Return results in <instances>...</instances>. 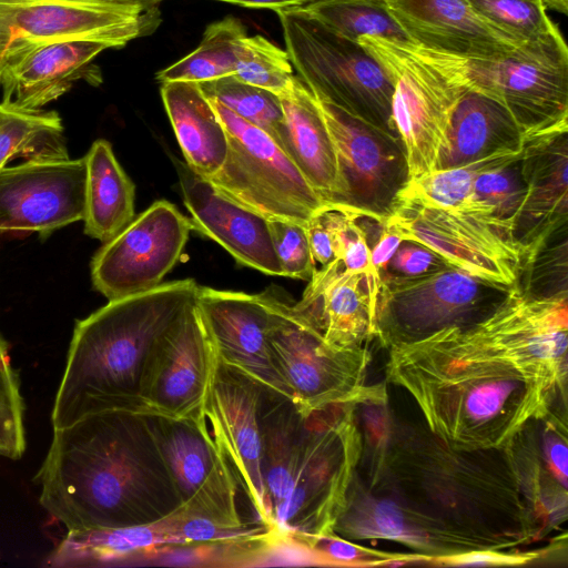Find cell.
Masks as SVG:
<instances>
[{
	"instance_id": "ac0fdd59",
	"label": "cell",
	"mask_w": 568,
	"mask_h": 568,
	"mask_svg": "<svg viewBox=\"0 0 568 568\" xmlns=\"http://www.w3.org/2000/svg\"><path fill=\"white\" fill-rule=\"evenodd\" d=\"M215 359L194 300L153 344L142 371V399L153 415L205 417Z\"/></svg>"
},
{
	"instance_id": "44dd1931",
	"label": "cell",
	"mask_w": 568,
	"mask_h": 568,
	"mask_svg": "<svg viewBox=\"0 0 568 568\" xmlns=\"http://www.w3.org/2000/svg\"><path fill=\"white\" fill-rule=\"evenodd\" d=\"M195 303L217 357L266 390L290 398L268 347V310L261 294L199 286Z\"/></svg>"
},
{
	"instance_id": "83f0119b",
	"label": "cell",
	"mask_w": 568,
	"mask_h": 568,
	"mask_svg": "<svg viewBox=\"0 0 568 568\" xmlns=\"http://www.w3.org/2000/svg\"><path fill=\"white\" fill-rule=\"evenodd\" d=\"M524 143V132L506 106L478 90L464 87L452 114L438 170L498 152H518Z\"/></svg>"
},
{
	"instance_id": "f546056e",
	"label": "cell",
	"mask_w": 568,
	"mask_h": 568,
	"mask_svg": "<svg viewBox=\"0 0 568 568\" xmlns=\"http://www.w3.org/2000/svg\"><path fill=\"white\" fill-rule=\"evenodd\" d=\"M84 160V233L106 243L135 217V186L118 162L106 140L94 141Z\"/></svg>"
},
{
	"instance_id": "7c38bea8",
	"label": "cell",
	"mask_w": 568,
	"mask_h": 568,
	"mask_svg": "<svg viewBox=\"0 0 568 568\" xmlns=\"http://www.w3.org/2000/svg\"><path fill=\"white\" fill-rule=\"evenodd\" d=\"M158 7H124L90 0H0V69L34 48L71 40L119 49L160 23Z\"/></svg>"
},
{
	"instance_id": "4316f807",
	"label": "cell",
	"mask_w": 568,
	"mask_h": 568,
	"mask_svg": "<svg viewBox=\"0 0 568 568\" xmlns=\"http://www.w3.org/2000/svg\"><path fill=\"white\" fill-rule=\"evenodd\" d=\"M280 99L285 123L284 152L325 204H335L342 191L337 153L315 95L295 75L291 89Z\"/></svg>"
},
{
	"instance_id": "ba28073f",
	"label": "cell",
	"mask_w": 568,
	"mask_h": 568,
	"mask_svg": "<svg viewBox=\"0 0 568 568\" xmlns=\"http://www.w3.org/2000/svg\"><path fill=\"white\" fill-rule=\"evenodd\" d=\"M514 286L452 265L417 276L386 274L375 306L374 338L390 349L445 328L475 324L498 308Z\"/></svg>"
},
{
	"instance_id": "b9f144b4",
	"label": "cell",
	"mask_w": 568,
	"mask_h": 568,
	"mask_svg": "<svg viewBox=\"0 0 568 568\" xmlns=\"http://www.w3.org/2000/svg\"><path fill=\"white\" fill-rule=\"evenodd\" d=\"M447 265L449 264L430 248L416 242L402 241L388 262L386 274L417 276Z\"/></svg>"
},
{
	"instance_id": "7a4b0ae2",
	"label": "cell",
	"mask_w": 568,
	"mask_h": 568,
	"mask_svg": "<svg viewBox=\"0 0 568 568\" xmlns=\"http://www.w3.org/2000/svg\"><path fill=\"white\" fill-rule=\"evenodd\" d=\"M568 295L515 285L486 318L388 349L387 382L456 449H503L530 419L567 406Z\"/></svg>"
},
{
	"instance_id": "c3c4849f",
	"label": "cell",
	"mask_w": 568,
	"mask_h": 568,
	"mask_svg": "<svg viewBox=\"0 0 568 568\" xmlns=\"http://www.w3.org/2000/svg\"><path fill=\"white\" fill-rule=\"evenodd\" d=\"M0 456L7 457L10 459H17V456L10 445L0 437Z\"/></svg>"
},
{
	"instance_id": "277c9868",
	"label": "cell",
	"mask_w": 568,
	"mask_h": 568,
	"mask_svg": "<svg viewBox=\"0 0 568 568\" xmlns=\"http://www.w3.org/2000/svg\"><path fill=\"white\" fill-rule=\"evenodd\" d=\"M359 402L307 415L293 400L264 390L260 407L262 474L274 531L307 545L334 535L362 454Z\"/></svg>"
},
{
	"instance_id": "9a60e30c",
	"label": "cell",
	"mask_w": 568,
	"mask_h": 568,
	"mask_svg": "<svg viewBox=\"0 0 568 568\" xmlns=\"http://www.w3.org/2000/svg\"><path fill=\"white\" fill-rule=\"evenodd\" d=\"M194 225L168 201H158L95 253L91 278L109 301L152 290L180 260Z\"/></svg>"
},
{
	"instance_id": "ab89813d",
	"label": "cell",
	"mask_w": 568,
	"mask_h": 568,
	"mask_svg": "<svg viewBox=\"0 0 568 568\" xmlns=\"http://www.w3.org/2000/svg\"><path fill=\"white\" fill-rule=\"evenodd\" d=\"M24 403L20 383L11 366L8 344L0 336V437L20 458L26 450Z\"/></svg>"
},
{
	"instance_id": "ee69618b",
	"label": "cell",
	"mask_w": 568,
	"mask_h": 568,
	"mask_svg": "<svg viewBox=\"0 0 568 568\" xmlns=\"http://www.w3.org/2000/svg\"><path fill=\"white\" fill-rule=\"evenodd\" d=\"M539 558V552L480 550L435 559L430 565L445 567L518 566Z\"/></svg>"
},
{
	"instance_id": "3957f363",
	"label": "cell",
	"mask_w": 568,
	"mask_h": 568,
	"mask_svg": "<svg viewBox=\"0 0 568 568\" xmlns=\"http://www.w3.org/2000/svg\"><path fill=\"white\" fill-rule=\"evenodd\" d=\"M34 481L40 505L68 531L150 525L181 507L140 412L104 410L54 428Z\"/></svg>"
},
{
	"instance_id": "f6af8a7d",
	"label": "cell",
	"mask_w": 568,
	"mask_h": 568,
	"mask_svg": "<svg viewBox=\"0 0 568 568\" xmlns=\"http://www.w3.org/2000/svg\"><path fill=\"white\" fill-rule=\"evenodd\" d=\"M245 8L270 9L273 11L295 9L315 0H217Z\"/></svg>"
},
{
	"instance_id": "5b68a950",
	"label": "cell",
	"mask_w": 568,
	"mask_h": 568,
	"mask_svg": "<svg viewBox=\"0 0 568 568\" xmlns=\"http://www.w3.org/2000/svg\"><path fill=\"white\" fill-rule=\"evenodd\" d=\"M191 278L111 300L78 321L51 413L54 428L112 409L152 414L140 394L145 359L161 334L195 300Z\"/></svg>"
},
{
	"instance_id": "9c48e42d",
	"label": "cell",
	"mask_w": 568,
	"mask_h": 568,
	"mask_svg": "<svg viewBox=\"0 0 568 568\" xmlns=\"http://www.w3.org/2000/svg\"><path fill=\"white\" fill-rule=\"evenodd\" d=\"M415 52L460 85L478 90L511 113L525 139L568 129V53L523 51L497 58Z\"/></svg>"
},
{
	"instance_id": "f35d334b",
	"label": "cell",
	"mask_w": 568,
	"mask_h": 568,
	"mask_svg": "<svg viewBox=\"0 0 568 568\" xmlns=\"http://www.w3.org/2000/svg\"><path fill=\"white\" fill-rule=\"evenodd\" d=\"M234 77L280 97L291 89L295 74L287 52L256 34L241 40Z\"/></svg>"
},
{
	"instance_id": "8992f818",
	"label": "cell",
	"mask_w": 568,
	"mask_h": 568,
	"mask_svg": "<svg viewBox=\"0 0 568 568\" xmlns=\"http://www.w3.org/2000/svg\"><path fill=\"white\" fill-rule=\"evenodd\" d=\"M285 51L312 93L398 138L392 121L393 82L358 42L296 10H278Z\"/></svg>"
},
{
	"instance_id": "d6a6232c",
	"label": "cell",
	"mask_w": 568,
	"mask_h": 568,
	"mask_svg": "<svg viewBox=\"0 0 568 568\" xmlns=\"http://www.w3.org/2000/svg\"><path fill=\"white\" fill-rule=\"evenodd\" d=\"M243 23L233 17L215 21L205 29L200 44L187 55L159 71L160 83L206 82L234 75L237 48L246 37Z\"/></svg>"
},
{
	"instance_id": "60d3db41",
	"label": "cell",
	"mask_w": 568,
	"mask_h": 568,
	"mask_svg": "<svg viewBox=\"0 0 568 568\" xmlns=\"http://www.w3.org/2000/svg\"><path fill=\"white\" fill-rule=\"evenodd\" d=\"M268 224L282 276L310 281L313 262L305 225L280 219Z\"/></svg>"
},
{
	"instance_id": "d6986e66",
	"label": "cell",
	"mask_w": 568,
	"mask_h": 568,
	"mask_svg": "<svg viewBox=\"0 0 568 568\" xmlns=\"http://www.w3.org/2000/svg\"><path fill=\"white\" fill-rule=\"evenodd\" d=\"M85 160L26 161L0 169V231L41 235L83 220Z\"/></svg>"
},
{
	"instance_id": "2e32d148",
	"label": "cell",
	"mask_w": 568,
	"mask_h": 568,
	"mask_svg": "<svg viewBox=\"0 0 568 568\" xmlns=\"http://www.w3.org/2000/svg\"><path fill=\"white\" fill-rule=\"evenodd\" d=\"M149 417L180 497V508L227 528L251 524L240 516L236 480L207 427L206 417L152 414Z\"/></svg>"
},
{
	"instance_id": "f1b7e54d",
	"label": "cell",
	"mask_w": 568,
	"mask_h": 568,
	"mask_svg": "<svg viewBox=\"0 0 568 568\" xmlns=\"http://www.w3.org/2000/svg\"><path fill=\"white\" fill-rule=\"evenodd\" d=\"M162 101L184 156L197 174L211 178L227 155L225 128L197 82L161 83Z\"/></svg>"
},
{
	"instance_id": "52a82bcc",
	"label": "cell",
	"mask_w": 568,
	"mask_h": 568,
	"mask_svg": "<svg viewBox=\"0 0 568 568\" xmlns=\"http://www.w3.org/2000/svg\"><path fill=\"white\" fill-rule=\"evenodd\" d=\"M260 294L270 314L267 341L273 366L301 414L361 402L369 395L374 385L365 384L372 359L367 347H333L294 304L271 290Z\"/></svg>"
},
{
	"instance_id": "603a6c76",
	"label": "cell",
	"mask_w": 568,
	"mask_h": 568,
	"mask_svg": "<svg viewBox=\"0 0 568 568\" xmlns=\"http://www.w3.org/2000/svg\"><path fill=\"white\" fill-rule=\"evenodd\" d=\"M173 161L194 230L224 247L237 263L282 275L268 219L220 192L185 162Z\"/></svg>"
},
{
	"instance_id": "d590c367",
	"label": "cell",
	"mask_w": 568,
	"mask_h": 568,
	"mask_svg": "<svg viewBox=\"0 0 568 568\" xmlns=\"http://www.w3.org/2000/svg\"><path fill=\"white\" fill-rule=\"evenodd\" d=\"M475 11L524 44L567 49L542 0H467Z\"/></svg>"
},
{
	"instance_id": "cb8c5ba5",
	"label": "cell",
	"mask_w": 568,
	"mask_h": 568,
	"mask_svg": "<svg viewBox=\"0 0 568 568\" xmlns=\"http://www.w3.org/2000/svg\"><path fill=\"white\" fill-rule=\"evenodd\" d=\"M525 197L514 226L521 257L568 226V129L525 139Z\"/></svg>"
},
{
	"instance_id": "74e56055",
	"label": "cell",
	"mask_w": 568,
	"mask_h": 568,
	"mask_svg": "<svg viewBox=\"0 0 568 568\" xmlns=\"http://www.w3.org/2000/svg\"><path fill=\"white\" fill-rule=\"evenodd\" d=\"M568 226L562 227L524 255L516 286L532 298L568 295Z\"/></svg>"
},
{
	"instance_id": "e0dca14e",
	"label": "cell",
	"mask_w": 568,
	"mask_h": 568,
	"mask_svg": "<svg viewBox=\"0 0 568 568\" xmlns=\"http://www.w3.org/2000/svg\"><path fill=\"white\" fill-rule=\"evenodd\" d=\"M264 390L262 385L222 362L216 354L204 414L237 487L251 505L255 521L274 531L262 474L260 407Z\"/></svg>"
},
{
	"instance_id": "8fae6325",
	"label": "cell",
	"mask_w": 568,
	"mask_h": 568,
	"mask_svg": "<svg viewBox=\"0 0 568 568\" xmlns=\"http://www.w3.org/2000/svg\"><path fill=\"white\" fill-rule=\"evenodd\" d=\"M357 41L393 82L392 121L405 150L409 180L436 172L464 87L418 55L409 41L378 37Z\"/></svg>"
},
{
	"instance_id": "1f68e13d",
	"label": "cell",
	"mask_w": 568,
	"mask_h": 568,
	"mask_svg": "<svg viewBox=\"0 0 568 568\" xmlns=\"http://www.w3.org/2000/svg\"><path fill=\"white\" fill-rule=\"evenodd\" d=\"M16 158L26 161L69 159L62 120L55 111L0 102V169Z\"/></svg>"
},
{
	"instance_id": "6da1fadb",
	"label": "cell",
	"mask_w": 568,
	"mask_h": 568,
	"mask_svg": "<svg viewBox=\"0 0 568 568\" xmlns=\"http://www.w3.org/2000/svg\"><path fill=\"white\" fill-rule=\"evenodd\" d=\"M387 399L379 383L357 404L362 454L335 535L396 541L429 565L539 538L504 448H453L427 426L395 418Z\"/></svg>"
},
{
	"instance_id": "7dc6e473",
	"label": "cell",
	"mask_w": 568,
	"mask_h": 568,
	"mask_svg": "<svg viewBox=\"0 0 568 568\" xmlns=\"http://www.w3.org/2000/svg\"><path fill=\"white\" fill-rule=\"evenodd\" d=\"M546 9H551L560 13L567 14L568 0H542Z\"/></svg>"
},
{
	"instance_id": "30bf717a",
	"label": "cell",
	"mask_w": 568,
	"mask_h": 568,
	"mask_svg": "<svg viewBox=\"0 0 568 568\" xmlns=\"http://www.w3.org/2000/svg\"><path fill=\"white\" fill-rule=\"evenodd\" d=\"M227 135V155L207 180L223 194L266 219L305 225L326 206L291 158L263 130L210 100Z\"/></svg>"
},
{
	"instance_id": "5bb4252c",
	"label": "cell",
	"mask_w": 568,
	"mask_h": 568,
	"mask_svg": "<svg viewBox=\"0 0 568 568\" xmlns=\"http://www.w3.org/2000/svg\"><path fill=\"white\" fill-rule=\"evenodd\" d=\"M316 100L338 160L342 191L333 205L384 221L397 194L409 181L399 138L326 100Z\"/></svg>"
},
{
	"instance_id": "bcb514c9",
	"label": "cell",
	"mask_w": 568,
	"mask_h": 568,
	"mask_svg": "<svg viewBox=\"0 0 568 568\" xmlns=\"http://www.w3.org/2000/svg\"><path fill=\"white\" fill-rule=\"evenodd\" d=\"M100 3L114 4V6H124V7H143V8H153L158 7V4L163 0H90Z\"/></svg>"
},
{
	"instance_id": "ffe728a7",
	"label": "cell",
	"mask_w": 568,
	"mask_h": 568,
	"mask_svg": "<svg viewBox=\"0 0 568 568\" xmlns=\"http://www.w3.org/2000/svg\"><path fill=\"white\" fill-rule=\"evenodd\" d=\"M567 408L530 419L504 448L539 538L567 520Z\"/></svg>"
},
{
	"instance_id": "d4e9b609",
	"label": "cell",
	"mask_w": 568,
	"mask_h": 568,
	"mask_svg": "<svg viewBox=\"0 0 568 568\" xmlns=\"http://www.w3.org/2000/svg\"><path fill=\"white\" fill-rule=\"evenodd\" d=\"M106 44L87 40L49 43L24 52L0 69L2 100L23 109H42L65 94L75 82H101L94 59Z\"/></svg>"
},
{
	"instance_id": "484cf974",
	"label": "cell",
	"mask_w": 568,
	"mask_h": 568,
	"mask_svg": "<svg viewBox=\"0 0 568 568\" xmlns=\"http://www.w3.org/2000/svg\"><path fill=\"white\" fill-rule=\"evenodd\" d=\"M294 305L314 322L333 347L357 348L374 338V311L362 273L326 268L312 276L301 301Z\"/></svg>"
},
{
	"instance_id": "8d00e7d4",
	"label": "cell",
	"mask_w": 568,
	"mask_h": 568,
	"mask_svg": "<svg viewBox=\"0 0 568 568\" xmlns=\"http://www.w3.org/2000/svg\"><path fill=\"white\" fill-rule=\"evenodd\" d=\"M209 100H214L266 132L283 150L284 113L278 95L240 81L234 75L199 83ZM284 151V150H283Z\"/></svg>"
},
{
	"instance_id": "7bdbcfd3",
	"label": "cell",
	"mask_w": 568,
	"mask_h": 568,
	"mask_svg": "<svg viewBox=\"0 0 568 568\" xmlns=\"http://www.w3.org/2000/svg\"><path fill=\"white\" fill-rule=\"evenodd\" d=\"M305 229L313 262V276L337 260L335 237L325 206L308 220Z\"/></svg>"
},
{
	"instance_id": "836d02e7",
	"label": "cell",
	"mask_w": 568,
	"mask_h": 568,
	"mask_svg": "<svg viewBox=\"0 0 568 568\" xmlns=\"http://www.w3.org/2000/svg\"><path fill=\"white\" fill-rule=\"evenodd\" d=\"M521 153L480 172L458 212L479 217L514 237L515 222L526 193Z\"/></svg>"
},
{
	"instance_id": "4fadbf2b",
	"label": "cell",
	"mask_w": 568,
	"mask_h": 568,
	"mask_svg": "<svg viewBox=\"0 0 568 568\" xmlns=\"http://www.w3.org/2000/svg\"><path fill=\"white\" fill-rule=\"evenodd\" d=\"M384 222L403 241L430 248L454 267L507 286L517 282L521 261L518 244L507 232L479 217L400 190Z\"/></svg>"
},
{
	"instance_id": "e575fe53",
	"label": "cell",
	"mask_w": 568,
	"mask_h": 568,
	"mask_svg": "<svg viewBox=\"0 0 568 568\" xmlns=\"http://www.w3.org/2000/svg\"><path fill=\"white\" fill-rule=\"evenodd\" d=\"M295 9L355 41L378 37L410 42L384 0H315Z\"/></svg>"
},
{
	"instance_id": "4dcf8cb0",
	"label": "cell",
	"mask_w": 568,
	"mask_h": 568,
	"mask_svg": "<svg viewBox=\"0 0 568 568\" xmlns=\"http://www.w3.org/2000/svg\"><path fill=\"white\" fill-rule=\"evenodd\" d=\"M166 546H172V541L164 518L150 525L68 531L43 565L63 568L118 566Z\"/></svg>"
},
{
	"instance_id": "7402d4cb",
	"label": "cell",
	"mask_w": 568,
	"mask_h": 568,
	"mask_svg": "<svg viewBox=\"0 0 568 568\" xmlns=\"http://www.w3.org/2000/svg\"><path fill=\"white\" fill-rule=\"evenodd\" d=\"M384 1L410 42L426 49L475 58L531 50L568 53V49L520 43L485 20L467 0Z\"/></svg>"
}]
</instances>
